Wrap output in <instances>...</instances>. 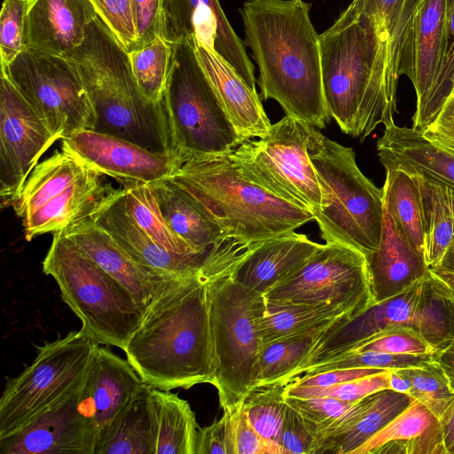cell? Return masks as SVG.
Returning a JSON list of instances; mask_svg holds the SVG:
<instances>
[{
	"instance_id": "1",
	"label": "cell",
	"mask_w": 454,
	"mask_h": 454,
	"mask_svg": "<svg viewBox=\"0 0 454 454\" xmlns=\"http://www.w3.org/2000/svg\"><path fill=\"white\" fill-rule=\"evenodd\" d=\"M310 6L304 0H245L240 14L263 98L277 101L286 115L324 129L332 118Z\"/></svg>"
},
{
	"instance_id": "2",
	"label": "cell",
	"mask_w": 454,
	"mask_h": 454,
	"mask_svg": "<svg viewBox=\"0 0 454 454\" xmlns=\"http://www.w3.org/2000/svg\"><path fill=\"white\" fill-rule=\"evenodd\" d=\"M328 113L340 130L363 142L380 125L395 123L396 89L387 75L376 19L364 0H353L319 35Z\"/></svg>"
},
{
	"instance_id": "3",
	"label": "cell",
	"mask_w": 454,
	"mask_h": 454,
	"mask_svg": "<svg viewBox=\"0 0 454 454\" xmlns=\"http://www.w3.org/2000/svg\"><path fill=\"white\" fill-rule=\"evenodd\" d=\"M123 351L143 382L153 387L212 384L207 277L201 272L166 280Z\"/></svg>"
},
{
	"instance_id": "4",
	"label": "cell",
	"mask_w": 454,
	"mask_h": 454,
	"mask_svg": "<svg viewBox=\"0 0 454 454\" xmlns=\"http://www.w3.org/2000/svg\"><path fill=\"white\" fill-rule=\"evenodd\" d=\"M69 59L75 64L97 114L96 130L178 155L162 102L153 103L143 95L129 52L98 15Z\"/></svg>"
},
{
	"instance_id": "5",
	"label": "cell",
	"mask_w": 454,
	"mask_h": 454,
	"mask_svg": "<svg viewBox=\"0 0 454 454\" xmlns=\"http://www.w3.org/2000/svg\"><path fill=\"white\" fill-rule=\"evenodd\" d=\"M223 229L254 244L300 228L313 215L247 179L229 153L181 157L169 177Z\"/></svg>"
},
{
	"instance_id": "6",
	"label": "cell",
	"mask_w": 454,
	"mask_h": 454,
	"mask_svg": "<svg viewBox=\"0 0 454 454\" xmlns=\"http://www.w3.org/2000/svg\"><path fill=\"white\" fill-rule=\"evenodd\" d=\"M309 156L322 194V205L311 212L325 243H337L365 257L380 246L383 223V190L358 168L353 148L311 129Z\"/></svg>"
},
{
	"instance_id": "7",
	"label": "cell",
	"mask_w": 454,
	"mask_h": 454,
	"mask_svg": "<svg viewBox=\"0 0 454 454\" xmlns=\"http://www.w3.org/2000/svg\"><path fill=\"white\" fill-rule=\"evenodd\" d=\"M43 271L52 277L62 300L94 342L124 349L144 309L120 282L82 252L64 232L52 234Z\"/></svg>"
},
{
	"instance_id": "8",
	"label": "cell",
	"mask_w": 454,
	"mask_h": 454,
	"mask_svg": "<svg viewBox=\"0 0 454 454\" xmlns=\"http://www.w3.org/2000/svg\"><path fill=\"white\" fill-rule=\"evenodd\" d=\"M213 357L220 406L234 411L256 385L261 341L257 320L265 296L234 280L231 273L205 275Z\"/></svg>"
},
{
	"instance_id": "9",
	"label": "cell",
	"mask_w": 454,
	"mask_h": 454,
	"mask_svg": "<svg viewBox=\"0 0 454 454\" xmlns=\"http://www.w3.org/2000/svg\"><path fill=\"white\" fill-rule=\"evenodd\" d=\"M170 44L161 102L176 153L180 157L231 153L241 139L200 62L194 40Z\"/></svg>"
},
{
	"instance_id": "10",
	"label": "cell",
	"mask_w": 454,
	"mask_h": 454,
	"mask_svg": "<svg viewBox=\"0 0 454 454\" xmlns=\"http://www.w3.org/2000/svg\"><path fill=\"white\" fill-rule=\"evenodd\" d=\"M116 190L102 174L61 150L35 166L12 207L30 241L89 217Z\"/></svg>"
},
{
	"instance_id": "11",
	"label": "cell",
	"mask_w": 454,
	"mask_h": 454,
	"mask_svg": "<svg viewBox=\"0 0 454 454\" xmlns=\"http://www.w3.org/2000/svg\"><path fill=\"white\" fill-rule=\"evenodd\" d=\"M96 344L79 330L40 347L32 364L6 382L0 398V438L80 388Z\"/></svg>"
},
{
	"instance_id": "12",
	"label": "cell",
	"mask_w": 454,
	"mask_h": 454,
	"mask_svg": "<svg viewBox=\"0 0 454 454\" xmlns=\"http://www.w3.org/2000/svg\"><path fill=\"white\" fill-rule=\"evenodd\" d=\"M312 128L286 115L266 135L242 142L229 155L247 179L311 214L322 205L309 156Z\"/></svg>"
},
{
	"instance_id": "13",
	"label": "cell",
	"mask_w": 454,
	"mask_h": 454,
	"mask_svg": "<svg viewBox=\"0 0 454 454\" xmlns=\"http://www.w3.org/2000/svg\"><path fill=\"white\" fill-rule=\"evenodd\" d=\"M5 76L61 140L98 127L81 74L69 59L25 49L1 67Z\"/></svg>"
},
{
	"instance_id": "14",
	"label": "cell",
	"mask_w": 454,
	"mask_h": 454,
	"mask_svg": "<svg viewBox=\"0 0 454 454\" xmlns=\"http://www.w3.org/2000/svg\"><path fill=\"white\" fill-rule=\"evenodd\" d=\"M264 296L268 302L337 307L352 317L374 304L365 255L337 243L323 245L298 271Z\"/></svg>"
},
{
	"instance_id": "15",
	"label": "cell",
	"mask_w": 454,
	"mask_h": 454,
	"mask_svg": "<svg viewBox=\"0 0 454 454\" xmlns=\"http://www.w3.org/2000/svg\"><path fill=\"white\" fill-rule=\"evenodd\" d=\"M59 138L4 75L0 77V196L12 207L42 155Z\"/></svg>"
},
{
	"instance_id": "16",
	"label": "cell",
	"mask_w": 454,
	"mask_h": 454,
	"mask_svg": "<svg viewBox=\"0 0 454 454\" xmlns=\"http://www.w3.org/2000/svg\"><path fill=\"white\" fill-rule=\"evenodd\" d=\"M451 0H420L403 50L399 75L405 74L416 93L412 129L423 132L433 121L434 95L448 49Z\"/></svg>"
},
{
	"instance_id": "17",
	"label": "cell",
	"mask_w": 454,
	"mask_h": 454,
	"mask_svg": "<svg viewBox=\"0 0 454 454\" xmlns=\"http://www.w3.org/2000/svg\"><path fill=\"white\" fill-rule=\"evenodd\" d=\"M159 35L169 43L193 39L210 48L256 91L254 66L218 0H161Z\"/></svg>"
},
{
	"instance_id": "18",
	"label": "cell",
	"mask_w": 454,
	"mask_h": 454,
	"mask_svg": "<svg viewBox=\"0 0 454 454\" xmlns=\"http://www.w3.org/2000/svg\"><path fill=\"white\" fill-rule=\"evenodd\" d=\"M60 141L61 150L120 182L122 187L169 178L181 162L176 154L153 151L93 129L73 133Z\"/></svg>"
},
{
	"instance_id": "19",
	"label": "cell",
	"mask_w": 454,
	"mask_h": 454,
	"mask_svg": "<svg viewBox=\"0 0 454 454\" xmlns=\"http://www.w3.org/2000/svg\"><path fill=\"white\" fill-rule=\"evenodd\" d=\"M82 386L1 437L0 454H95L98 430L82 411Z\"/></svg>"
},
{
	"instance_id": "20",
	"label": "cell",
	"mask_w": 454,
	"mask_h": 454,
	"mask_svg": "<svg viewBox=\"0 0 454 454\" xmlns=\"http://www.w3.org/2000/svg\"><path fill=\"white\" fill-rule=\"evenodd\" d=\"M425 278L403 293L376 302L359 315L340 320L332 325L304 363L291 373L286 382H290L299 370L346 354L386 331L408 327L419 333Z\"/></svg>"
},
{
	"instance_id": "21",
	"label": "cell",
	"mask_w": 454,
	"mask_h": 454,
	"mask_svg": "<svg viewBox=\"0 0 454 454\" xmlns=\"http://www.w3.org/2000/svg\"><path fill=\"white\" fill-rule=\"evenodd\" d=\"M90 217L104 229L140 266L160 278L198 275L215 255L224 239L194 254L169 251L141 230L126 210L123 189H117Z\"/></svg>"
},
{
	"instance_id": "22",
	"label": "cell",
	"mask_w": 454,
	"mask_h": 454,
	"mask_svg": "<svg viewBox=\"0 0 454 454\" xmlns=\"http://www.w3.org/2000/svg\"><path fill=\"white\" fill-rule=\"evenodd\" d=\"M26 49L70 59L98 13L90 0H27Z\"/></svg>"
},
{
	"instance_id": "23",
	"label": "cell",
	"mask_w": 454,
	"mask_h": 454,
	"mask_svg": "<svg viewBox=\"0 0 454 454\" xmlns=\"http://www.w3.org/2000/svg\"><path fill=\"white\" fill-rule=\"evenodd\" d=\"M322 247L294 231L270 238L254 244L231 277L265 295L298 271Z\"/></svg>"
},
{
	"instance_id": "24",
	"label": "cell",
	"mask_w": 454,
	"mask_h": 454,
	"mask_svg": "<svg viewBox=\"0 0 454 454\" xmlns=\"http://www.w3.org/2000/svg\"><path fill=\"white\" fill-rule=\"evenodd\" d=\"M366 259L374 303L403 293L429 271L425 257L385 206L380 246Z\"/></svg>"
},
{
	"instance_id": "25",
	"label": "cell",
	"mask_w": 454,
	"mask_h": 454,
	"mask_svg": "<svg viewBox=\"0 0 454 454\" xmlns=\"http://www.w3.org/2000/svg\"><path fill=\"white\" fill-rule=\"evenodd\" d=\"M412 398L392 389L370 395L316 435L315 454L353 452L403 411Z\"/></svg>"
},
{
	"instance_id": "26",
	"label": "cell",
	"mask_w": 454,
	"mask_h": 454,
	"mask_svg": "<svg viewBox=\"0 0 454 454\" xmlns=\"http://www.w3.org/2000/svg\"><path fill=\"white\" fill-rule=\"evenodd\" d=\"M82 252L132 294L144 309L169 278L153 276L138 263L90 216L62 231Z\"/></svg>"
},
{
	"instance_id": "27",
	"label": "cell",
	"mask_w": 454,
	"mask_h": 454,
	"mask_svg": "<svg viewBox=\"0 0 454 454\" xmlns=\"http://www.w3.org/2000/svg\"><path fill=\"white\" fill-rule=\"evenodd\" d=\"M144 382L126 359L96 344L82 388V404L98 433L142 388Z\"/></svg>"
},
{
	"instance_id": "28",
	"label": "cell",
	"mask_w": 454,
	"mask_h": 454,
	"mask_svg": "<svg viewBox=\"0 0 454 454\" xmlns=\"http://www.w3.org/2000/svg\"><path fill=\"white\" fill-rule=\"evenodd\" d=\"M197 56L241 143L267 134L271 123L253 90L236 71L210 48L194 41Z\"/></svg>"
},
{
	"instance_id": "29",
	"label": "cell",
	"mask_w": 454,
	"mask_h": 454,
	"mask_svg": "<svg viewBox=\"0 0 454 454\" xmlns=\"http://www.w3.org/2000/svg\"><path fill=\"white\" fill-rule=\"evenodd\" d=\"M377 153L385 169L400 168L454 191V152L435 146L412 128L395 123L385 127Z\"/></svg>"
},
{
	"instance_id": "30",
	"label": "cell",
	"mask_w": 454,
	"mask_h": 454,
	"mask_svg": "<svg viewBox=\"0 0 454 454\" xmlns=\"http://www.w3.org/2000/svg\"><path fill=\"white\" fill-rule=\"evenodd\" d=\"M353 454H446L441 421L411 403Z\"/></svg>"
},
{
	"instance_id": "31",
	"label": "cell",
	"mask_w": 454,
	"mask_h": 454,
	"mask_svg": "<svg viewBox=\"0 0 454 454\" xmlns=\"http://www.w3.org/2000/svg\"><path fill=\"white\" fill-rule=\"evenodd\" d=\"M152 386L142 388L98 433L95 454H156Z\"/></svg>"
},
{
	"instance_id": "32",
	"label": "cell",
	"mask_w": 454,
	"mask_h": 454,
	"mask_svg": "<svg viewBox=\"0 0 454 454\" xmlns=\"http://www.w3.org/2000/svg\"><path fill=\"white\" fill-rule=\"evenodd\" d=\"M151 185L164 218L194 251L205 252L228 238L203 207L170 178Z\"/></svg>"
},
{
	"instance_id": "33",
	"label": "cell",
	"mask_w": 454,
	"mask_h": 454,
	"mask_svg": "<svg viewBox=\"0 0 454 454\" xmlns=\"http://www.w3.org/2000/svg\"><path fill=\"white\" fill-rule=\"evenodd\" d=\"M342 318H352L333 306L294 302H268L257 320L261 348L281 338L317 331Z\"/></svg>"
},
{
	"instance_id": "34",
	"label": "cell",
	"mask_w": 454,
	"mask_h": 454,
	"mask_svg": "<svg viewBox=\"0 0 454 454\" xmlns=\"http://www.w3.org/2000/svg\"><path fill=\"white\" fill-rule=\"evenodd\" d=\"M156 419V454H195L199 427L189 403L152 387Z\"/></svg>"
},
{
	"instance_id": "35",
	"label": "cell",
	"mask_w": 454,
	"mask_h": 454,
	"mask_svg": "<svg viewBox=\"0 0 454 454\" xmlns=\"http://www.w3.org/2000/svg\"><path fill=\"white\" fill-rule=\"evenodd\" d=\"M414 176L421 194L424 256L429 268H436L454 239L453 191L442 183Z\"/></svg>"
},
{
	"instance_id": "36",
	"label": "cell",
	"mask_w": 454,
	"mask_h": 454,
	"mask_svg": "<svg viewBox=\"0 0 454 454\" xmlns=\"http://www.w3.org/2000/svg\"><path fill=\"white\" fill-rule=\"evenodd\" d=\"M382 190L384 206L400 225L411 245L424 256L423 209L417 178L400 168H387Z\"/></svg>"
},
{
	"instance_id": "37",
	"label": "cell",
	"mask_w": 454,
	"mask_h": 454,
	"mask_svg": "<svg viewBox=\"0 0 454 454\" xmlns=\"http://www.w3.org/2000/svg\"><path fill=\"white\" fill-rule=\"evenodd\" d=\"M338 321L327 327L278 339L262 347L255 387L278 383L286 385L291 373L304 363L325 331Z\"/></svg>"
},
{
	"instance_id": "38",
	"label": "cell",
	"mask_w": 454,
	"mask_h": 454,
	"mask_svg": "<svg viewBox=\"0 0 454 454\" xmlns=\"http://www.w3.org/2000/svg\"><path fill=\"white\" fill-rule=\"evenodd\" d=\"M379 26L385 48L387 75L397 89L399 64L420 0H364Z\"/></svg>"
},
{
	"instance_id": "39",
	"label": "cell",
	"mask_w": 454,
	"mask_h": 454,
	"mask_svg": "<svg viewBox=\"0 0 454 454\" xmlns=\"http://www.w3.org/2000/svg\"><path fill=\"white\" fill-rule=\"evenodd\" d=\"M122 189L126 210L137 226L154 241L177 254H200L179 237L168 223L157 203L151 184L122 187Z\"/></svg>"
},
{
	"instance_id": "40",
	"label": "cell",
	"mask_w": 454,
	"mask_h": 454,
	"mask_svg": "<svg viewBox=\"0 0 454 454\" xmlns=\"http://www.w3.org/2000/svg\"><path fill=\"white\" fill-rule=\"evenodd\" d=\"M171 44L160 35L129 52L132 74L143 95L160 103L170 67Z\"/></svg>"
},
{
	"instance_id": "41",
	"label": "cell",
	"mask_w": 454,
	"mask_h": 454,
	"mask_svg": "<svg viewBox=\"0 0 454 454\" xmlns=\"http://www.w3.org/2000/svg\"><path fill=\"white\" fill-rule=\"evenodd\" d=\"M285 387L286 385L280 383L256 387L241 403L257 433L267 442L281 449V431L287 405Z\"/></svg>"
},
{
	"instance_id": "42",
	"label": "cell",
	"mask_w": 454,
	"mask_h": 454,
	"mask_svg": "<svg viewBox=\"0 0 454 454\" xmlns=\"http://www.w3.org/2000/svg\"><path fill=\"white\" fill-rule=\"evenodd\" d=\"M396 370L410 381L409 395L442 421L454 404V390L435 361L424 366Z\"/></svg>"
},
{
	"instance_id": "43",
	"label": "cell",
	"mask_w": 454,
	"mask_h": 454,
	"mask_svg": "<svg viewBox=\"0 0 454 454\" xmlns=\"http://www.w3.org/2000/svg\"><path fill=\"white\" fill-rule=\"evenodd\" d=\"M434 361V356L396 355L376 351L349 352L317 364V372L354 368L396 370L424 366Z\"/></svg>"
},
{
	"instance_id": "44",
	"label": "cell",
	"mask_w": 454,
	"mask_h": 454,
	"mask_svg": "<svg viewBox=\"0 0 454 454\" xmlns=\"http://www.w3.org/2000/svg\"><path fill=\"white\" fill-rule=\"evenodd\" d=\"M390 388V370L339 383L324 388H298L285 387V396L330 397L345 402H357L370 395Z\"/></svg>"
},
{
	"instance_id": "45",
	"label": "cell",
	"mask_w": 454,
	"mask_h": 454,
	"mask_svg": "<svg viewBox=\"0 0 454 454\" xmlns=\"http://www.w3.org/2000/svg\"><path fill=\"white\" fill-rule=\"evenodd\" d=\"M27 0H4L0 12L1 67L12 61L25 47Z\"/></svg>"
},
{
	"instance_id": "46",
	"label": "cell",
	"mask_w": 454,
	"mask_h": 454,
	"mask_svg": "<svg viewBox=\"0 0 454 454\" xmlns=\"http://www.w3.org/2000/svg\"><path fill=\"white\" fill-rule=\"evenodd\" d=\"M364 351L411 356H434L436 352L423 337L408 327L386 331L358 345L349 352Z\"/></svg>"
},
{
	"instance_id": "47",
	"label": "cell",
	"mask_w": 454,
	"mask_h": 454,
	"mask_svg": "<svg viewBox=\"0 0 454 454\" xmlns=\"http://www.w3.org/2000/svg\"><path fill=\"white\" fill-rule=\"evenodd\" d=\"M285 400L302 417L315 436L344 415L356 403L330 397L285 396Z\"/></svg>"
},
{
	"instance_id": "48",
	"label": "cell",
	"mask_w": 454,
	"mask_h": 454,
	"mask_svg": "<svg viewBox=\"0 0 454 454\" xmlns=\"http://www.w3.org/2000/svg\"><path fill=\"white\" fill-rule=\"evenodd\" d=\"M98 15L130 52L137 49V36L131 0H90Z\"/></svg>"
},
{
	"instance_id": "49",
	"label": "cell",
	"mask_w": 454,
	"mask_h": 454,
	"mask_svg": "<svg viewBox=\"0 0 454 454\" xmlns=\"http://www.w3.org/2000/svg\"><path fill=\"white\" fill-rule=\"evenodd\" d=\"M195 454H236L234 411L198 430Z\"/></svg>"
},
{
	"instance_id": "50",
	"label": "cell",
	"mask_w": 454,
	"mask_h": 454,
	"mask_svg": "<svg viewBox=\"0 0 454 454\" xmlns=\"http://www.w3.org/2000/svg\"><path fill=\"white\" fill-rule=\"evenodd\" d=\"M280 446L286 453L315 454L316 436L302 417L286 405L280 438Z\"/></svg>"
},
{
	"instance_id": "51",
	"label": "cell",
	"mask_w": 454,
	"mask_h": 454,
	"mask_svg": "<svg viewBox=\"0 0 454 454\" xmlns=\"http://www.w3.org/2000/svg\"><path fill=\"white\" fill-rule=\"evenodd\" d=\"M234 419L236 454H286L257 433L241 404L234 411Z\"/></svg>"
},
{
	"instance_id": "52",
	"label": "cell",
	"mask_w": 454,
	"mask_h": 454,
	"mask_svg": "<svg viewBox=\"0 0 454 454\" xmlns=\"http://www.w3.org/2000/svg\"><path fill=\"white\" fill-rule=\"evenodd\" d=\"M385 371L377 368L340 369L301 375L286 385L298 388H324Z\"/></svg>"
},
{
	"instance_id": "53",
	"label": "cell",
	"mask_w": 454,
	"mask_h": 454,
	"mask_svg": "<svg viewBox=\"0 0 454 454\" xmlns=\"http://www.w3.org/2000/svg\"><path fill=\"white\" fill-rule=\"evenodd\" d=\"M131 2L137 36V49H138L159 36L161 0H131Z\"/></svg>"
},
{
	"instance_id": "54",
	"label": "cell",
	"mask_w": 454,
	"mask_h": 454,
	"mask_svg": "<svg viewBox=\"0 0 454 454\" xmlns=\"http://www.w3.org/2000/svg\"><path fill=\"white\" fill-rule=\"evenodd\" d=\"M454 88V0H451L449 25H448V49L445 62L441 74L432 104L434 120L441 111L445 101Z\"/></svg>"
},
{
	"instance_id": "55",
	"label": "cell",
	"mask_w": 454,
	"mask_h": 454,
	"mask_svg": "<svg viewBox=\"0 0 454 454\" xmlns=\"http://www.w3.org/2000/svg\"><path fill=\"white\" fill-rule=\"evenodd\" d=\"M421 133L435 146L454 152V93H450L436 118Z\"/></svg>"
},
{
	"instance_id": "56",
	"label": "cell",
	"mask_w": 454,
	"mask_h": 454,
	"mask_svg": "<svg viewBox=\"0 0 454 454\" xmlns=\"http://www.w3.org/2000/svg\"><path fill=\"white\" fill-rule=\"evenodd\" d=\"M434 359L454 390V341L436 351Z\"/></svg>"
},
{
	"instance_id": "57",
	"label": "cell",
	"mask_w": 454,
	"mask_h": 454,
	"mask_svg": "<svg viewBox=\"0 0 454 454\" xmlns=\"http://www.w3.org/2000/svg\"><path fill=\"white\" fill-rule=\"evenodd\" d=\"M429 276L439 290L454 301V272L442 268H429Z\"/></svg>"
},
{
	"instance_id": "58",
	"label": "cell",
	"mask_w": 454,
	"mask_h": 454,
	"mask_svg": "<svg viewBox=\"0 0 454 454\" xmlns=\"http://www.w3.org/2000/svg\"><path fill=\"white\" fill-rule=\"evenodd\" d=\"M441 423L446 454H454V404Z\"/></svg>"
},
{
	"instance_id": "59",
	"label": "cell",
	"mask_w": 454,
	"mask_h": 454,
	"mask_svg": "<svg viewBox=\"0 0 454 454\" xmlns=\"http://www.w3.org/2000/svg\"><path fill=\"white\" fill-rule=\"evenodd\" d=\"M390 388L409 395L411 384L398 370H390Z\"/></svg>"
},
{
	"instance_id": "60",
	"label": "cell",
	"mask_w": 454,
	"mask_h": 454,
	"mask_svg": "<svg viewBox=\"0 0 454 454\" xmlns=\"http://www.w3.org/2000/svg\"><path fill=\"white\" fill-rule=\"evenodd\" d=\"M436 268H442L454 272V239L447 248L440 265Z\"/></svg>"
},
{
	"instance_id": "61",
	"label": "cell",
	"mask_w": 454,
	"mask_h": 454,
	"mask_svg": "<svg viewBox=\"0 0 454 454\" xmlns=\"http://www.w3.org/2000/svg\"><path fill=\"white\" fill-rule=\"evenodd\" d=\"M451 92H452V93H454V88H453V90H452V91H451Z\"/></svg>"
},
{
	"instance_id": "62",
	"label": "cell",
	"mask_w": 454,
	"mask_h": 454,
	"mask_svg": "<svg viewBox=\"0 0 454 454\" xmlns=\"http://www.w3.org/2000/svg\"><path fill=\"white\" fill-rule=\"evenodd\" d=\"M452 190V189H451ZM453 191V190H452ZM453 194H454V191H453Z\"/></svg>"
}]
</instances>
